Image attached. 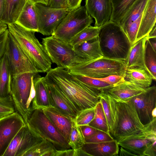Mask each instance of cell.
Instances as JSON below:
<instances>
[{
    "instance_id": "obj_1",
    "label": "cell",
    "mask_w": 156,
    "mask_h": 156,
    "mask_svg": "<svg viewBox=\"0 0 156 156\" xmlns=\"http://www.w3.org/2000/svg\"><path fill=\"white\" fill-rule=\"evenodd\" d=\"M44 78L66 96L79 114L86 109L94 108L100 101V94L77 80L68 69L58 67L51 68Z\"/></svg>"
},
{
    "instance_id": "obj_2",
    "label": "cell",
    "mask_w": 156,
    "mask_h": 156,
    "mask_svg": "<svg viewBox=\"0 0 156 156\" xmlns=\"http://www.w3.org/2000/svg\"><path fill=\"white\" fill-rule=\"evenodd\" d=\"M108 94L113 120L110 133L115 139L117 140L145 130V126L140 122L135 107L130 100L117 99Z\"/></svg>"
},
{
    "instance_id": "obj_3",
    "label": "cell",
    "mask_w": 156,
    "mask_h": 156,
    "mask_svg": "<svg viewBox=\"0 0 156 156\" xmlns=\"http://www.w3.org/2000/svg\"><path fill=\"white\" fill-rule=\"evenodd\" d=\"M9 33L39 73H47L51 68V62L43 45L35 35L34 31L16 23L8 25Z\"/></svg>"
},
{
    "instance_id": "obj_4",
    "label": "cell",
    "mask_w": 156,
    "mask_h": 156,
    "mask_svg": "<svg viewBox=\"0 0 156 156\" xmlns=\"http://www.w3.org/2000/svg\"><path fill=\"white\" fill-rule=\"evenodd\" d=\"M98 37L103 57L126 61L132 45L120 25L109 20L100 27Z\"/></svg>"
},
{
    "instance_id": "obj_5",
    "label": "cell",
    "mask_w": 156,
    "mask_h": 156,
    "mask_svg": "<svg viewBox=\"0 0 156 156\" xmlns=\"http://www.w3.org/2000/svg\"><path fill=\"white\" fill-rule=\"evenodd\" d=\"M26 124L34 133L51 143L56 150L71 148L42 108L37 107L31 111Z\"/></svg>"
},
{
    "instance_id": "obj_6",
    "label": "cell",
    "mask_w": 156,
    "mask_h": 156,
    "mask_svg": "<svg viewBox=\"0 0 156 156\" xmlns=\"http://www.w3.org/2000/svg\"><path fill=\"white\" fill-rule=\"evenodd\" d=\"M127 69L124 61L102 57L94 60L76 64L68 69L70 73L95 78L116 75L124 78Z\"/></svg>"
},
{
    "instance_id": "obj_7",
    "label": "cell",
    "mask_w": 156,
    "mask_h": 156,
    "mask_svg": "<svg viewBox=\"0 0 156 156\" xmlns=\"http://www.w3.org/2000/svg\"><path fill=\"white\" fill-rule=\"evenodd\" d=\"M85 6L69 11L52 36L66 43L93 22Z\"/></svg>"
},
{
    "instance_id": "obj_8",
    "label": "cell",
    "mask_w": 156,
    "mask_h": 156,
    "mask_svg": "<svg viewBox=\"0 0 156 156\" xmlns=\"http://www.w3.org/2000/svg\"><path fill=\"white\" fill-rule=\"evenodd\" d=\"M42 44L51 61L58 67L69 69L83 62L69 43L51 36L43 38Z\"/></svg>"
},
{
    "instance_id": "obj_9",
    "label": "cell",
    "mask_w": 156,
    "mask_h": 156,
    "mask_svg": "<svg viewBox=\"0 0 156 156\" xmlns=\"http://www.w3.org/2000/svg\"><path fill=\"white\" fill-rule=\"evenodd\" d=\"M38 73H27L11 77L10 95L14 103L16 110L27 123L30 112L27 107L29 97L33 78Z\"/></svg>"
},
{
    "instance_id": "obj_10",
    "label": "cell",
    "mask_w": 156,
    "mask_h": 156,
    "mask_svg": "<svg viewBox=\"0 0 156 156\" xmlns=\"http://www.w3.org/2000/svg\"><path fill=\"white\" fill-rule=\"evenodd\" d=\"M38 32L44 36H52L57 27L69 11L67 8H51L48 5L34 4Z\"/></svg>"
},
{
    "instance_id": "obj_11",
    "label": "cell",
    "mask_w": 156,
    "mask_h": 156,
    "mask_svg": "<svg viewBox=\"0 0 156 156\" xmlns=\"http://www.w3.org/2000/svg\"><path fill=\"white\" fill-rule=\"evenodd\" d=\"M5 54L10 69L11 77H16L27 73H38L9 32Z\"/></svg>"
},
{
    "instance_id": "obj_12",
    "label": "cell",
    "mask_w": 156,
    "mask_h": 156,
    "mask_svg": "<svg viewBox=\"0 0 156 156\" xmlns=\"http://www.w3.org/2000/svg\"><path fill=\"white\" fill-rule=\"evenodd\" d=\"M44 140L26 124L13 138L3 156H23L28 150Z\"/></svg>"
},
{
    "instance_id": "obj_13",
    "label": "cell",
    "mask_w": 156,
    "mask_h": 156,
    "mask_svg": "<svg viewBox=\"0 0 156 156\" xmlns=\"http://www.w3.org/2000/svg\"><path fill=\"white\" fill-rule=\"evenodd\" d=\"M133 104L141 123L147 125L154 119L152 112L156 108V87H149L141 93L129 99Z\"/></svg>"
},
{
    "instance_id": "obj_14",
    "label": "cell",
    "mask_w": 156,
    "mask_h": 156,
    "mask_svg": "<svg viewBox=\"0 0 156 156\" xmlns=\"http://www.w3.org/2000/svg\"><path fill=\"white\" fill-rule=\"evenodd\" d=\"M26 123L17 112L0 119V156H3L11 142Z\"/></svg>"
},
{
    "instance_id": "obj_15",
    "label": "cell",
    "mask_w": 156,
    "mask_h": 156,
    "mask_svg": "<svg viewBox=\"0 0 156 156\" xmlns=\"http://www.w3.org/2000/svg\"><path fill=\"white\" fill-rule=\"evenodd\" d=\"M119 145L136 156H146L147 151L156 144V135L145 130L117 140Z\"/></svg>"
},
{
    "instance_id": "obj_16",
    "label": "cell",
    "mask_w": 156,
    "mask_h": 156,
    "mask_svg": "<svg viewBox=\"0 0 156 156\" xmlns=\"http://www.w3.org/2000/svg\"><path fill=\"white\" fill-rule=\"evenodd\" d=\"M45 81L50 106L64 116L75 119L79 112L74 106L60 91Z\"/></svg>"
},
{
    "instance_id": "obj_17",
    "label": "cell",
    "mask_w": 156,
    "mask_h": 156,
    "mask_svg": "<svg viewBox=\"0 0 156 156\" xmlns=\"http://www.w3.org/2000/svg\"><path fill=\"white\" fill-rule=\"evenodd\" d=\"M85 6L95 20L94 26L100 27L110 20L112 12L111 0H86Z\"/></svg>"
},
{
    "instance_id": "obj_18",
    "label": "cell",
    "mask_w": 156,
    "mask_h": 156,
    "mask_svg": "<svg viewBox=\"0 0 156 156\" xmlns=\"http://www.w3.org/2000/svg\"><path fill=\"white\" fill-rule=\"evenodd\" d=\"M146 88L124 79L104 91L114 98L127 100L144 91Z\"/></svg>"
},
{
    "instance_id": "obj_19",
    "label": "cell",
    "mask_w": 156,
    "mask_h": 156,
    "mask_svg": "<svg viewBox=\"0 0 156 156\" xmlns=\"http://www.w3.org/2000/svg\"><path fill=\"white\" fill-rule=\"evenodd\" d=\"M73 48L83 62L94 60L103 57L98 36L88 41L76 45Z\"/></svg>"
},
{
    "instance_id": "obj_20",
    "label": "cell",
    "mask_w": 156,
    "mask_h": 156,
    "mask_svg": "<svg viewBox=\"0 0 156 156\" xmlns=\"http://www.w3.org/2000/svg\"><path fill=\"white\" fill-rule=\"evenodd\" d=\"M81 149L88 156L118 155L119 145L116 140L97 143H85Z\"/></svg>"
},
{
    "instance_id": "obj_21",
    "label": "cell",
    "mask_w": 156,
    "mask_h": 156,
    "mask_svg": "<svg viewBox=\"0 0 156 156\" xmlns=\"http://www.w3.org/2000/svg\"><path fill=\"white\" fill-rule=\"evenodd\" d=\"M42 108L47 117L69 143L72 119L62 115L51 106Z\"/></svg>"
},
{
    "instance_id": "obj_22",
    "label": "cell",
    "mask_w": 156,
    "mask_h": 156,
    "mask_svg": "<svg viewBox=\"0 0 156 156\" xmlns=\"http://www.w3.org/2000/svg\"><path fill=\"white\" fill-rule=\"evenodd\" d=\"M156 0H149L143 14L136 42L147 36L156 21Z\"/></svg>"
},
{
    "instance_id": "obj_23",
    "label": "cell",
    "mask_w": 156,
    "mask_h": 156,
    "mask_svg": "<svg viewBox=\"0 0 156 156\" xmlns=\"http://www.w3.org/2000/svg\"><path fill=\"white\" fill-rule=\"evenodd\" d=\"M15 23L27 30L38 32L37 19L34 4L27 0Z\"/></svg>"
},
{
    "instance_id": "obj_24",
    "label": "cell",
    "mask_w": 156,
    "mask_h": 156,
    "mask_svg": "<svg viewBox=\"0 0 156 156\" xmlns=\"http://www.w3.org/2000/svg\"><path fill=\"white\" fill-rule=\"evenodd\" d=\"M33 81L35 95L32 102L31 111L37 107L50 106L44 77H41L37 73L33 77Z\"/></svg>"
},
{
    "instance_id": "obj_25",
    "label": "cell",
    "mask_w": 156,
    "mask_h": 156,
    "mask_svg": "<svg viewBox=\"0 0 156 156\" xmlns=\"http://www.w3.org/2000/svg\"><path fill=\"white\" fill-rule=\"evenodd\" d=\"M146 39L145 37L132 46L125 61L127 68L139 67L146 70L144 61V46Z\"/></svg>"
},
{
    "instance_id": "obj_26",
    "label": "cell",
    "mask_w": 156,
    "mask_h": 156,
    "mask_svg": "<svg viewBox=\"0 0 156 156\" xmlns=\"http://www.w3.org/2000/svg\"><path fill=\"white\" fill-rule=\"evenodd\" d=\"M3 1V12L1 21L7 25L15 23L27 0Z\"/></svg>"
},
{
    "instance_id": "obj_27",
    "label": "cell",
    "mask_w": 156,
    "mask_h": 156,
    "mask_svg": "<svg viewBox=\"0 0 156 156\" xmlns=\"http://www.w3.org/2000/svg\"><path fill=\"white\" fill-rule=\"evenodd\" d=\"M124 79L145 88L150 87L153 80L146 69L139 67L127 68Z\"/></svg>"
},
{
    "instance_id": "obj_28",
    "label": "cell",
    "mask_w": 156,
    "mask_h": 156,
    "mask_svg": "<svg viewBox=\"0 0 156 156\" xmlns=\"http://www.w3.org/2000/svg\"><path fill=\"white\" fill-rule=\"evenodd\" d=\"M11 80L10 70L5 53L0 59V97L10 94Z\"/></svg>"
},
{
    "instance_id": "obj_29",
    "label": "cell",
    "mask_w": 156,
    "mask_h": 156,
    "mask_svg": "<svg viewBox=\"0 0 156 156\" xmlns=\"http://www.w3.org/2000/svg\"><path fill=\"white\" fill-rule=\"evenodd\" d=\"M149 0H136L126 13L119 25L124 31L142 15Z\"/></svg>"
},
{
    "instance_id": "obj_30",
    "label": "cell",
    "mask_w": 156,
    "mask_h": 156,
    "mask_svg": "<svg viewBox=\"0 0 156 156\" xmlns=\"http://www.w3.org/2000/svg\"><path fill=\"white\" fill-rule=\"evenodd\" d=\"M136 0H111L112 12L110 20L119 24L125 15Z\"/></svg>"
},
{
    "instance_id": "obj_31",
    "label": "cell",
    "mask_w": 156,
    "mask_h": 156,
    "mask_svg": "<svg viewBox=\"0 0 156 156\" xmlns=\"http://www.w3.org/2000/svg\"><path fill=\"white\" fill-rule=\"evenodd\" d=\"M144 61L146 70L151 75L153 80H155L156 51L153 48L147 38L144 46Z\"/></svg>"
},
{
    "instance_id": "obj_32",
    "label": "cell",
    "mask_w": 156,
    "mask_h": 156,
    "mask_svg": "<svg viewBox=\"0 0 156 156\" xmlns=\"http://www.w3.org/2000/svg\"><path fill=\"white\" fill-rule=\"evenodd\" d=\"M56 151L51 143L44 140L29 149L23 156H54Z\"/></svg>"
},
{
    "instance_id": "obj_33",
    "label": "cell",
    "mask_w": 156,
    "mask_h": 156,
    "mask_svg": "<svg viewBox=\"0 0 156 156\" xmlns=\"http://www.w3.org/2000/svg\"><path fill=\"white\" fill-rule=\"evenodd\" d=\"M94 118L88 125L97 129L110 134L106 119L100 101L94 108Z\"/></svg>"
},
{
    "instance_id": "obj_34",
    "label": "cell",
    "mask_w": 156,
    "mask_h": 156,
    "mask_svg": "<svg viewBox=\"0 0 156 156\" xmlns=\"http://www.w3.org/2000/svg\"><path fill=\"white\" fill-rule=\"evenodd\" d=\"M71 74L80 82L94 90L99 94L113 86L97 78L82 75Z\"/></svg>"
},
{
    "instance_id": "obj_35",
    "label": "cell",
    "mask_w": 156,
    "mask_h": 156,
    "mask_svg": "<svg viewBox=\"0 0 156 156\" xmlns=\"http://www.w3.org/2000/svg\"><path fill=\"white\" fill-rule=\"evenodd\" d=\"M85 138L80 126L75 119L72 120V127L68 144L71 148L74 150L81 148L85 144Z\"/></svg>"
},
{
    "instance_id": "obj_36",
    "label": "cell",
    "mask_w": 156,
    "mask_h": 156,
    "mask_svg": "<svg viewBox=\"0 0 156 156\" xmlns=\"http://www.w3.org/2000/svg\"><path fill=\"white\" fill-rule=\"evenodd\" d=\"M100 27L88 26L73 37L69 43L73 46L88 41L98 36Z\"/></svg>"
},
{
    "instance_id": "obj_37",
    "label": "cell",
    "mask_w": 156,
    "mask_h": 156,
    "mask_svg": "<svg viewBox=\"0 0 156 156\" xmlns=\"http://www.w3.org/2000/svg\"><path fill=\"white\" fill-rule=\"evenodd\" d=\"M16 112L11 95L0 97V119Z\"/></svg>"
},
{
    "instance_id": "obj_38",
    "label": "cell",
    "mask_w": 156,
    "mask_h": 156,
    "mask_svg": "<svg viewBox=\"0 0 156 156\" xmlns=\"http://www.w3.org/2000/svg\"><path fill=\"white\" fill-rule=\"evenodd\" d=\"M103 110L105 116L110 133L113 125V120L109 104V101L108 93L104 90L102 91L99 95Z\"/></svg>"
},
{
    "instance_id": "obj_39",
    "label": "cell",
    "mask_w": 156,
    "mask_h": 156,
    "mask_svg": "<svg viewBox=\"0 0 156 156\" xmlns=\"http://www.w3.org/2000/svg\"><path fill=\"white\" fill-rule=\"evenodd\" d=\"M84 138L85 143H90L109 141L114 139L111 134L98 129L97 130L96 133L93 135Z\"/></svg>"
},
{
    "instance_id": "obj_40",
    "label": "cell",
    "mask_w": 156,
    "mask_h": 156,
    "mask_svg": "<svg viewBox=\"0 0 156 156\" xmlns=\"http://www.w3.org/2000/svg\"><path fill=\"white\" fill-rule=\"evenodd\" d=\"M94 108L86 109L80 112L75 120L79 126L87 125L94 118Z\"/></svg>"
},
{
    "instance_id": "obj_41",
    "label": "cell",
    "mask_w": 156,
    "mask_h": 156,
    "mask_svg": "<svg viewBox=\"0 0 156 156\" xmlns=\"http://www.w3.org/2000/svg\"><path fill=\"white\" fill-rule=\"evenodd\" d=\"M142 15L131 24L124 30L133 45L136 42L137 33L140 26Z\"/></svg>"
},
{
    "instance_id": "obj_42",
    "label": "cell",
    "mask_w": 156,
    "mask_h": 156,
    "mask_svg": "<svg viewBox=\"0 0 156 156\" xmlns=\"http://www.w3.org/2000/svg\"><path fill=\"white\" fill-rule=\"evenodd\" d=\"M9 32L7 29L0 34V59L5 53L6 43Z\"/></svg>"
},
{
    "instance_id": "obj_43",
    "label": "cell",
    "mask_w": 156,
    "mask_h": 156,
    "mask_svg": "<svg viewBox=\"0 0 156 156\" xmlns=\"http://www.w3.org/2000/svg\"><path fill=\"white\" fill-rule=\"evenodd\" d=\"M97 79L111 85H114L121 81L124 79V78L120 76L112 75L105 78Z\"/></svg>"
},
{
    "instance_id": "obj_44",
    "label": "cell",
    "mask_w": 156,
    "mask_h": 156,
    "mask_svg": "<svg viewBox=\"0 0 156 156\" xmlns=\"http://www.w3.org/2000/svg\"><path fill=\"white\" fill-rule=\"evenodd\" d=\"M68 0H49L48 6L53 8H67Z\"/></svg>"
},
{
    "instance_id": "obj_45",
    "label": "cell",
    "mask_w": 156,
    "mask_h": 156,
    "mask_svg": "<svg viewBox=\"0 0 156 156\" xmlns=\"http://www.w3.org/2000/svg\"><path fill=\"white\" fill-rule=\"evenodd\" d=\"M84 138L90 136L94 134L97 129L87 125L79 126Z\"/></svg>"
},
{
    "instance_id": "obj_46",
    "label": "cell",
    "mask_w": 156,
    "mask_h": 156,
    "mask_svg": "<svg viewBox=\"0 0 156 156\" xmlns=\"http://www.w3.org/2000/svg\"><path fill=\"white\" fill-rule=\"evenodd\" d=\"M82 0H68L67 9L69 11L75 9L81 6Z\"/></svg>"
},
{
    "instance_id": "obj_47",
    "label": "cell",
    "mask_w": 156,
    "mask_h": 156,
    "mask_svg": "<svg viewBox=\"0 0 156 156\" xmlns=\"http://www.w3.org/2000/svg\"><path fill=\"white\" fill-rule=\"evenodd\" d=\"M54 156H74V150L71 148L63 150H56Z\"/></svg>"
},
{
    "instance_id": "obj_48",
    "label": "cell",
    "mask_w": 156,
    "mask_h": 156,
    "mask_svg": "<svg viewBox=\"0 0 156 156\" xmlns=\"http://www.w3.org/2000/svg\"><path fill=\"white\" fill-rule=\"evenodd\" d=\"M145 126L146 131L156 135V118Z\"/></svg>"
},
{
    "instance_id": "obj_49",
    "label": "cell",
    "mask_w": 156,
    "mask_h": 156,
    "mask_svg": "<svg viewBox=\"0 0 156 156\" xmlns=\"http://www.w3.org/2000/svg\"><path fill=\"white\" fill-rule=\"evenodd\" d=\"M119 151V156H135L132 153L127 150L121 147Z\"/></svg>"
},
{
    "instance_id": "obj_50",
    "label": "cell",
    "mask_w": 156,
    "mask_h": 156,
    "mask_svg": "<svg viewBox=\"0 0 156 156\" xmlns=\"http://www.w3.org/2000/svg\"><path fill=\"white\" fill-rule=\"evenodd\" d=\"M147 38L156 37V24L154 25L148 35L146 36Z\"/></svg>"
},
{
    "instance_id": "obj_51",
    "label": "cell",
    "mask_w": 156,
    "mask_h": 156,
    "mask_svg": "<svg viewBox=\"0 0 156 156\" xmlns=\"http://www.w3.org/2000/svg\"><path fill=\"white\" fill-rule=\"evenodd\" d=\"M34 4L41 3L48 5L49 0H28Z\"/></svg>"
},
{
    "instance_id": "obj_52",
    "label": "cell",
    "mask_w": 156,
    "mask_h": 156,
    "mask_svg": "<svg viewBox=\"0 0 156 156\" xmlns=\"http://www.w3.org/2000/svg\"><path fill=\"white\" fill-rule=\"evenodd\" d=\"M147 38L149 40L153 48L156 51V37Z\"/></svg>"
},
{
    "instance_id": "obj_53",
    "label": "cell",
    "mask_w": 156,
    "mask_h": 156,
    "mask_svg": "<svg viewBox=\"0 0 156 156\" xmlns=\"http://www.w3.org/2000/svg\"><path fill=\"white\" fill-rule=\"evenodd\" d=\"M8 29V25L0 21V34L3 33Z\"/></svg>"
},
{
    "instance_id": "obj_54",
    "label": "cell",
    "mask_w": 156,
    "mask_h": 156,
    "mask_svg": "<svg viewBox=\"0 0 156 156\" xmlns=\"http://www.w3.org/2000/svg\"><path fill=\"white\" fill-rule=\"evenodd\" d=\"M3 7L4 1L3 0H0V21H1V20L3 15Z\"/></svg>"
}]
</instances>
